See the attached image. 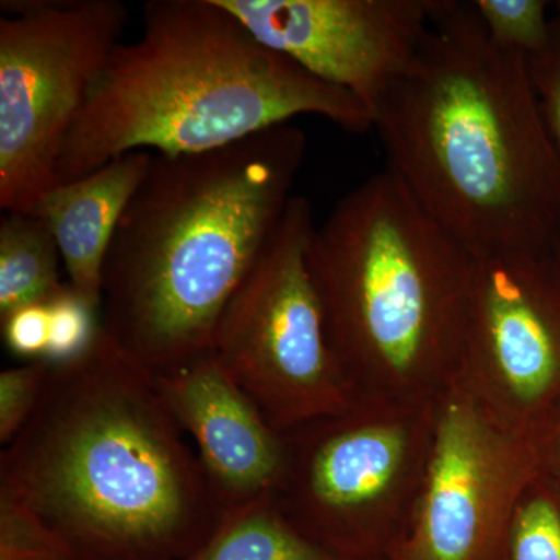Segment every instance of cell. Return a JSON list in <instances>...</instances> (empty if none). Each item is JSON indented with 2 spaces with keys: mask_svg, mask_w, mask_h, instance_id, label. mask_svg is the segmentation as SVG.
<instances>
[{
  "mask_svg": "<svg viewBox=\"0 0 560 560\" xmlns=\"http://www.w3.org/2000/svg\"><path fill=\"white\" fill-rule=\"evenodd\" d=\"M0 497L72 560H186L226 511L154 374L102 329L77 359L50 363L3 447Z\"/></svg>",
  "mask_w": 560,
  "mask_h": 560,
  "instance_id": "obj_1",
  "label": "cell"
},
{
  "mask_svg": "<svg viewBox=\"0 0 560 560\" xmlns=\"http://www.w3.org/2000/svg\"><path fill=\"white\" fill-rule=\"evenodd\" d=\"M372 119L388 171L474 256L558 245L560 153L528 60L492 43L471 2L438 0Z\"/></svg>",
  "mask_w": 560,
  "mask_h": 560,
  "instance_id": "obj_2",
  "label": "cell"
},
{
  "mask_svg": "<svg viewBox=\"0 0 560 560\" xmlns=\"http://www.w3.org/2000/svg\"><path fill=\"white\" fill-rule=\"evenodd\" d=\"M305 151V132L287 124L205 153L153 154L102 276L101 329L136 363L160 375L212 350Z\"/></svg>",
  "mask_w": 560,
  "mask_h": 560,
  "instance_id": "obj_3",
  "label": "cell"
},
{
  "mask_svg": "<svg viewBox=\"0 0 560 560\" xmlns=\"http://www.w3.org/2000/svg\"><path fill=\"white\" fill-rule=\"evenodd\" d=\"M300 116L372 130L355 95L261 44L219 0H151L142 35L119 44L70 130L58 184L131 151L205 153Z\"/></svg>",
  "mask_w": 560,
  "mask_h": 560,
  "instance_id": "obj_4",
  "label": "cell"
},
{
  "mask_svg": "<svg viewBox=\"0 0 560 560\" xmlns=\"http://www.w3.org/2000/svg\"><path fill=\"white\" fill-rule=\"evenodd\" d=\"M308 261L357 399H436L458 378L475 256L388 168L315 226Z\"/></svg>",
  "mask_w": 560,
  "mask_h": 560,
  "instance_id": "obj_5",
  "label": "cell"
},
{
  "mask_svg": "<svg viewBox=\"0 0 560 560\" xmlns=\"http://www.w3.org/2000/svg\"><path fill=\"white\" fill-rule=\"evenodd\" d=\"M436 410L438 397H359L285 431L272 499L294 528L338 558L393 559L422 492Z\"/></svg>",
  "mask_w": 560,
  "mask_h": 560,
  "instance_id": "obj_6",
  "label": "cell"
},
{
  "mask_svg": "<svg viewBox=\"0 0 560 560\" xmlns=\"http://www.w3.org/2000/svg\"><path fill=\"white\" fill-rule=\"evenodd\" d=\"M315 226L311 201L293 195L224 308L210 350L280 434L357 400L327 337L308 261Z\"/></svg>",
  "mask_w": 560,
  "mask_h": 560,
  "instance_id": "obj_7",
  "label": "cell"
},
{
  "mask_svg": "<svg viewBox=\"0 0 560 560\" xmlns=\"http://www.w3.org/2000/svg\"><path fill=\"white\" fill-rule=\"evenodd\" d=\"M0 20V208L32 212L128 24L120 0H7Z\"/></svg>",
  "mask_w": 560,
  "mask_h": 560,
  "instance_id": "obj_8",
  "label": "cell"
},
{
  "mask_svg": "<svg viewBox=\"0 0 560 560\" xmlns=\"http://www.w3.org/2000/svg\"><path fill=\"white\" fill-rule=\"evenodd\" d=\"M539 470L536 440L453 382L438 397L422 492L390 560H506L515 504Z\"/></svg>",
  "mask_w": 560,
  "mask_h": 560,
  "instance_id": "obj_9",
  "label": "cell"
},
{
  "mask_svg": "<svg viewBox=\"0 0 560 560\" xmlns=\"http://www.w3.org/2000/svg\"><path fill=\"white\" fill-rule=\"evenodd\" d=\"M537 440L560 412V272L551 253L475 256L458 378Z\"/></svg>",
  "mask_w": 560,
  "mask_h": 560,
  "instance_id": "obj_10",
  "label": "cell"
},
{
  "mask_svg": "<svg viewBox=\"0 0 560 560\" xmlns=\"http://www.w3.org/2000/svg\"><path fill=\"white\" fill-rule=\"evenodd\" d=\"M219 2L261 44L355 95L372 114L411 65L438 5V0Z\"/></svg>",
  "mask_w": 560,
  "mask_h": 560,
  "instance_id": "obj_11",
  "label": "cell"
},
{
  "mask_svg": "<svg viewBox=\"0 0 560 560\" xmlns=\"http://www.w3.org/2000/svg\"><path fill=\"white\" fill-rule=\"evenodd\" d=\"M154 378L226 510L275 489L282 436L212 352Z\"/></svg>",
  "mask_w": 560,
  "mask_h": 560,
  "instance_id": "obj_12",
  "label": "cell"
},
{
  "mask_svg": "<svg viewBox=\"0 0 560 560\" xmlns=\"http://www.w3.org/2000/svg\"><path fill=\"white\" fill-rule=\"evenodd\" d=\"M151 151L121 154L79 179L51 187L33 213L50 228L70 289L102 307V276L117 226L149 172Z\"/></svg>",
  "mask_w": 560,
  "mask_h": 560,
  "instance_id": "obj_13",
  "label": "cell"
},
{
  "mask_svg": "<svg viewBox=\"0 0 560 560\" xmlns=\"http://www.w3.org/2000/svg\"><path fill=\"white\" fill-rule=\"evenodd\" d=\"M186 560H345L294 528L271 492L230 508Z\"/></svg>",
  "mask_w": 560,
  "mask_h": 560,
  "instance_id": "obj_14",
  "label": "cell"
},
{
  "mask_svg": "<svg viewBox=\"0 0 560 560\" xmlns=\"http://www.w3.org/2000/svg\"><path fill=\"white\" fill-rule=\"evenodd\" d=\"M61 265L46 221L33 212H7L0 221V316L57 296L68 285Z\"/></svg>",
  "mask_w": 560,
  "mask_h": 560,
  "instance_id": "obj_15",
  "label": "cell"
},
{
  "mask_svg": "<svg viewBox=\"0 0 560 560\" xmlns=\"http://www.w3.org/2000/svg\"><path fill=\"white\" fill-rule=\"evenodd\" d=\"M506 560H560V486L541 470L515 504Z\"/></svg>",
  "mask_w": 560,
  "mask_h": 560,
  "instance_id": "obj_16",
  "label": "cell"
},
{
  "mask_svg": "<svg viewBox=\"0 0 560 560\" xmlns=\"http://www.w3.org/2000/svg\"><path fill=\"white\" fill-rule=\"evenodd\" d=\"M471 5L501 49L517 51L528 60L550 43L552 18L545 0H474Z\"/></svg>",
  "mask_w": 560,
  "mask_h": 560,
  "instance_id": "obj_17",
  "label": "cell"
},
{
  "mask_svg": "<svg viewBox=\"0 0 560 560\" xmlns=\"http://www.w3.org/2000/svg\"><path fill=\"white\" fill-rule=\"evenodd\" d=\"M50 316L46 360L66 363L91 348L101 331V311L70 289L69 283L47 302Z\"/></svg>",
  "mask_w": 560,
  "mask_h": 560,
  "instance_id": "obj_18",
  "label": "cell"
},
{
  "mask_svg": "<svg viewBox=\"0 0 560 560\" xmlns=\"http://www.w3.org/2000/svg\"><path fill=\"white\" fill-rule=\"evenodd\" d=\"M0 560H72L24 508L0 497Z\"/></svg>",
  "mask_w": 560,
  "mask_h": 560,
  "instance_id": "obj_19",
  "label": "cell"
},
{
  "mask_svg": "<svg viewBox=\"0 0 560 560\" xmlns=\"http://www.w3.org/2000/svg\"><path fill=\"white\" fill-rule=\"evenodd\" d=\"M49 370L50 361L44 359L0 372V442L3 447L31 418Z\"/></svg>",
  "mask_w": 560,
  "mask_h": 560,
  "instance_id": "obj_20",
  "label": "cell"
},
{
  "mask_svg": "<svg viewBox=\"0 0 560 560\" xmlns=\"http://www.w3.org/2000/svg\"><path fill=\"white\" fill-rule=\"evenodd\" d=\"M530 83L536 92L544 119L547 121L560 153V14L551 22V38L540 54L528 58Z\"/></svg>",
  "mask_w": 560,
  "mask_h": 560,
  "instance_id": "obj_21",
  "label": "cell"
},
{
  "mask_svg": "<svg viewBox=\"0 0 560 560\" xmlns=\"http://www.w3.org/2000/svg\"><path fill=\"white\" fill-rule=\"evenodd\" d=\"M3 341L13 355L27 361L44 360L49 349L50 316L47 302L25 305L0 316Z\"/></svg>",
  "mask_w": 560,
  "mask_h": 560,
  "instance_id": "obj_22",
  "label": "cell"
},
{
  "mask_svg": "<svg viewBox=\"0 0 560 560\" xmlns=\"http://www.w3.org/2000/svg\"><path fill=\"white\" fill-rule=\"evenodd\" d=\"M540 470L560 486V412L536 440Z\"/></svg>",
  "mask_w": 560,
  "mask_h": 560,
  "instance_id": "obj_23",
  "label": "cell"
},
{
  "mask_svg": "<svg viewBox=\"0 0 560 560\" xmlns=\"http://www.w3.org/2000/svg\"><path fill=\"white\" fill-rule=\"evenodd\" d=\"M552 259H555L556 265H558V270L560 272V241L558 242V245L552 248Z\"/></svg>",
  "mask_w": 560,
  "mask_h": 560,
  "instance_id": "obj_24",
  "label": "cell"
},
{
  "mask_svg": "<svg viewBox=\"0 0 560 560\" xmlns=\"http://www.w3.org/2000/svg\"><path fill=\"white\" fill-rule=\"evenodd\" d=\"M556 10H558V13L560 14V2L558 3V7H556Z\"/></svg>",
  "mask_w": 560,
  "mask_h": 560,
  "instance_id": "obj_25",
  "label": "cell"
}]
</instances>
